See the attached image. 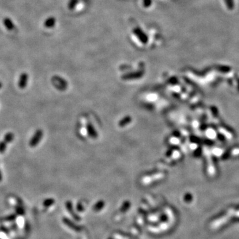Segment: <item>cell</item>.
Segmentation results:
<instances>
[{
  "label": "cell",
  "mask_w": 239,
  "mask_h": 239,
  "mask_svg": "<svg viewBox=\"0 0 239 239\" xmlns=\"http://www.w3.org/2000/svg\"><path fill=\"white\" fill-rule=\"evenodd\" d=\"M43 136V131L41 130H38L35 131V134L32 137V138L31 139L29 142V145L31 147H35L36 145L39 144L40 140L41 139V138Z\"/></svg>",
  "instance_id": "cell-1"
},
{
  "label": "cell",
  "mask_w": 239,
  "mask_h": 239,
  "mask_svg": "<svg viewBox=\"0 0 239 239\" xmlns=\"http://www.w3.org/2000/svg\"><path fill=\"white\" fill-rule=\"evenodd\" d=\"M29 76L27 73H23L21 74L20 76V79H19L18 82V86L21 89H24L27 86V82H28Z\"/></svg>",
  "instance_id": "cell-2"
},
{
  "label": "cell",
  "mask_w": 239,
  "mask_h": 239,
  "mask_svg": "<svg viewBox=\"0 0 239 239\" xmlns=\"http://www.w3.org/2000/svg\"><path fill=\"white\" fill-rule=\"evenodd\" d=\"M3 23H4V26L6 27V29L9 30V31H12V30L15 28V25L13 23L12 20L8 17L4 19V20H3Z\"/></svg>",
  "instance_id": "cell-3"
},
{
  "label": "cell",
  "mask_w": 239,
  "mask_h": 239,
  "mask_svg": "<svg viewBox=\"0 0 239 239\" xmlns=\"http://www.w3.org/2000/svg\"><path fill=\"white\" fill-rule=\"evenodd\" d=\"M14 139V134L12 132H8L4 136V140L7 144H9V143L12 142Z\"/></svg>",
  "instance_id": "cell-4"
},
{
  "label": "cell",
  "mask_w": 239,
  "mask_h": 239,
  "mask_svg": "<svg viewBox=\"0 0 239 239\" xmlns=\"http://www.w3.org/2000/svg\"><path fill=\"white\" fill-rule=\"evenodd\" d=\"M7 143L5 141L0 142V153H4L7 149Z\"/></svg>",
  "instance_id": "cell-5"
},
{
  "label": "cell",
  "mask_w": 239,
  "mask_h": 239,
  "mask_svg": "<svg viewBox=\"0 0 239 239\" xmlns=\"http://www.w3.org/2000/svg\"><path fill=\"white\" fill-rule=\"evenodd\" d=\"M53 24H54V20L53 18L49 19V20H47L46 21L45 23V26L46 27H51V26L53 25Z\"/></svg>",
  "instance_id": "cell-6"
},
{
  "label": "cell",
  "mask_w": 239,
  "mask_h": 239,
  "mask_svg": "<svg viewBox=\"0 0 239 239\" xmlns=\"http://www.w3.org/2000/svg\"><path fill=\"white\" fill-rule=\"evenodd\" d=\"M52 203H53V200H52V199H47V200H45V203H44V205H45V206H49V205L52 204Z\"/></svg>",
  "instance_id": "cell-7"
},
{
  "label": "cell",
  "mask_w": 239,
  "mask_h": 239,
  "mask_svg": "<svg viewBox=\"0 0 239 239\" xmlns=\"http://www.w3.org/2000/svg\"><path fill=\"white\" fill-rule=\"evenodd\" d=\"M2 178H3V176H2V173H1V169H0V181H1V180H2Z\"/></svg>",
  "instance_id": "cell-8"
},
{
  "label": "cell",
  "mask_w": 239,
  "mask_h": 239,
  "mask_svg": "<svg viewBox=\"0 0 239 239\" xmlns=\"http://www.w3.org/2000/svg\"><path fill=\"white\" fill-rule=\"evenodd\" d=\"M2 87V83L1 82H0V89H1V88Z\"/></svg>",
  "instance_id": "cell-9"
}]
</instances>
